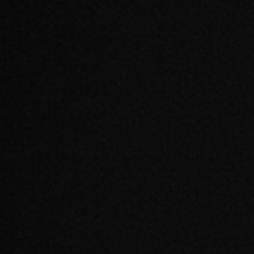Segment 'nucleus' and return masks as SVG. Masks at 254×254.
Returning a JSON list of instances; mask_svg holds the SVG:
<instances>
[]
</instances>
